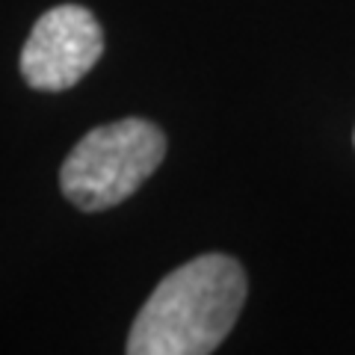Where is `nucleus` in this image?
I'll return each mask as SVG.
<instances>
[{"label":"nucleus","mask_w":355,"mask_h":355,"mask_svg":"<svg viewBox=\"0 0 355 355\" xmlns=\"http://www.w3.org/2000/svg\"><path fill=\"white\" fill-rule=\"evenodd\" d=\"M246 302V272L228 254H202L154 287L128 335L130 355L214 352Z\"/></svg>","instance_id":"nucleus-1"},{"label":"nucleus","mask_w":355,"mask_h":355,"mask_svg":"<svg viewBox=\"0 0 355 355\" xmlns=\"http://www.w3.org/2000/svg\"><path fill=\"white\" fill-rule=\"evenodd\" d=\"M166 139L146 119H121L89 130L62 163L60 187L80 210H107L146 184L163 163Z\"/></svg>","instance_id":"nucleus-2"},{"label":"nucleus","mask_w":355,"mask_h":355,"mask_svg":"<svg viewBox=\"0 0 355 355\" xmlns=\"http://www.w3.org/2000/svg\"><path fill=\"white\" fill-rule=\"evenodd\" d=\"M104 51V30L83 6H53L33 24L21 51V74L33 89L62 92L92 71Z\"/></svg>","instance_id":"nucleus-3"}]
</instances>
